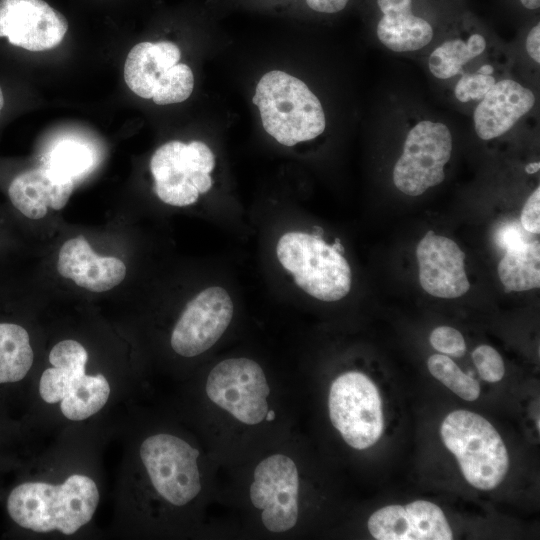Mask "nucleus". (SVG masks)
I'll list each match as a JSON object with an SVG mask.
<instances>
[{
    "instance_id": "23",
    "label": "nucleus",
    "mask_w": 540,
    "mask_h": 540,
    "mask_svg": "<svg viewBox=\"0 0 540 540\" xmlns=\"http://www.w3.org/2000/svg\"><path fill=\"white\" fill-rule=\"evenodd\" d=\"M168 69L160 59L155 43L141 42L127 55L124 80L136 95L152 99L158 78Z\"/></svg>"
},
{
    "instance_id": "17",
    "label": "nucleus",
    "mask_w": 540,
    "mask_h": 540,
    "mask_svg": "<svg viewBox=\"0 0 540 540\" xmlns=\"http://www.w3.org/2000/svg\"><path fill=\"white\" fill-rule=\"evenodd\" d=\"M536 104L534 92L517 80L503 77L475 104L474 130L483 141L508 133Z\"/></svg>"
},
{
    "instance_id": "27",
    "label": "nucleus",
    "mask_w": 540,
    "mask_h": 540,
    "mask_svg": "<svg viewBox=\"0 0 540 540\" xmlns=\"http://www.w3.org/2000/svg\"><path fill=\"white\" fill-rule=\"evenodd\" d=\"M194 88L191 68L177 63L158 78L152 100L157 105L180 103L188 99Z\"/></svg>"
},
{
    "instance_id": "2",
    "label": "nucleus",
    "mask_w": 540,
    "mask_h": 540,
    "mask_svg": "<svg viewBox=\"0 0 540 540\" xmlns=\"http://www.w3.org/2000/svg\"><path fill=\"white\" fill-rule=\"evenodd\" d=\"M252 101L259 108L265 131L282 145L313 140L325 131L320 100L303 81L286 72L264 74Z\"/></svg>"
},
{
    "instance_id": "16",
    "label": "nucleus",
    "mask_w": 540,
    "mask_h": 540,
    "mask_svg": "<svg viewBox=\"0 0 540 540\" xmlns=\"http://www.w3.org/2000/svg\"><path fill=\"white\" fill-rule=\"evenodd\" d=\"M378 41L394 53L425 49L436 34L435 23L422 10L420 0H375Z\"/></svg>"
},
{
    "instance_id": "5",
    "label": "nucleus",
    "mask_w": 540,
    "mask_h": 540,
    "mask_svg": "<svg viewBox=\"0 0 540 540\" xmlns=\"http://www.w3.org/2000/svg\"><path fill=\"white\" fill-rule=\"evenodd\" d=\"M340 250L317 235L288 232L279 239L276 253L298 287L318 300L333 302L344 298L352 284L350 265Z\"/></svg>"
},
{
    "instance_id": "8",
    "label": "nucleus",
    "mask_w": 540,
    "mask_h": 540,
    "mask_svg": "<svg viewBox=\"0 0 540 540\" xmlns=\"http://www.w3.org/2000/svg\"><path fill=\"white\" fill-rule=\"evenodd\" d=\"M199 451L168 433L145 438L139 457L154 490L174 506L191 502L201 490L197 464Z\"/></svg>"
},
{
    "instance_id": "35",
    "label": "nucleus",
    "mask_w": 540,
    "mask_h": 540,
    "mask_svg": "<svg viewBox=\"0 0 540 540\" xmlns=\"http://www.w3.org/2000/svg\"><path fill=\"white\" fill-rule=\"evenodd\" d=\"M518 2L528 11H538L540 8V0H518Z\"/></svg>"
},
{
    "instance_id": "38",
    "label": "nucleus",
    "mask_w": 540,
    "mask_h": 540,
    "mask_svg": "<svg viewBox=\"0 0 540 540\" xmlns=\"http://www.w3.org/2000/svg\"><path fill=\"white\" fill-rule=\"evenodd\" d=\"M3 105H4V97H3L2 89L0 87V114H1V110L3 108Z\"/></svg>"
},
{
    "instance_id": "21",
    "label": "nucleus",
    "mask_w": 540,
    "mask_h": 540,
    "mask_svg": "<svg viewBox=\"0 0 540 540\" xmlns=\"http://www.w3.org/2000/svg\"><path fill=\"white\" fill-rule=\"evenodd\" d=\"M497 272L506 293L539 288V240L525 241L506 248Z\"/></svg>"
},
{
    "instance_id": "6",
    "label": "nucleus",
    "mask_w": 540,
    "mask_h": 540,
    "mask_svg": "<svg viewBox=\"0 0 540 540\" xmlns=\"http://www.w3.org/2000/svg\"><path fill=\"white\" fill-rule=\"evenodd\" d=\"M452 150V133L444 122L416 119L409 124L402 152L393 167L394 185L405 195L416 197L441 184Z\"/></svg>"
},
{
    "instance_id": "11",
    "label": "nucleus",
    "mask_w": 540,
    "mask_h": 540,
    "mask_svg": "<svg viewBox=\"0 0 540 540\" xmlns=\"http://www.w3.org/2000/svg\"><path fill=\"white\" fill-rule=\"evenodd\" d=\"M299 475L294 461L274 454L262 460L254 470L250 499L262 510L261 519L271 532H284L298 519Z\"/></svg>"
},
{
    "instance_id": "9",
    "label": "nucleus",
    "mask_w": 540,
    "mask_h": 540,
    "mask_svg": "<svg viewBox=\"0 0 540 540\" xmlns=\"http://www.w3.org/2000/svg\"><path fill=\"white\" fill-rule=\"evenodd\" d=\"M209 399L242 423L262 422L268 412L270 388L261 366L249 358L219 362L206 380Z\"/></svg>"
},
{
    "instance_id": "7",
    "label": "nucleus",
    "mask_w": 540,
    "mask_h": 540,
    "mask_svg": "<svg viewBox=\"0 0 540 540\" xmlns=\"http://www.w3.org/2000/svg\"><path fill=\"white\" fill-rule=\"evenodd\" d=\"M328 407L333 426L352 448H369L381 437L382 400L365 374L349 371L338 376L330 387Z\"/></svg>"
},
{
    "instance_id": "33",
    "label": "nucleus",
    "mask_w": 540,
    "mask_h": 540,
    "mask_svg": "<svg viewBox=\"0 0 540 540\" xmlns=\"http://www.w3.org/2000/svg\"><path fill=\"white\" fill-rule=\"evenodd\" d=\"M525 49L530 59L537 65L540 63V23L536 22L527 32Z\"/></svg>"
},
{
    "instance_id": "13",
    "label": "nucleus",
    "mask_w": 540,
    "mask_h": 540,
    "mask_svg": "<svg viewBox=\"0 0 540 540\" xmlns=\"http://www.w3.org/2000/svg\"><path fill=\"white\" fill-rule=\"evenodd\" d=\"M68 30L64 15L44 0H0V37L38 52L58 46Z\"/></svg>"
},
{
    "instance_id": "20",
    "label": "nucleus",
    "mask_w": 540,
    "mask_h": 540,
    "mask_svg": "<svg viewBox=\"0 0 540 540\" xmlns=\"http://www.w3.org/2000/svg\"><path fill=\"white\" fill-rule=\"evenodd\" d=\"M74 189V181H60L41 165L26 170L11 181L8 195L13 206L29 219L43 218L48 207L61 210Z\"/></svg>"
},
{
    "instance_id": "1",
    "label": "nucleus",
    "mask_w": 540,
    "mask_h": 540,
    "mask_svg": "<svg viewBox=\"0 0 540 540\" xmlns=\"http://www.w3.org/2000/svg\"><path fill=\"white\" fill-rule=\"evenodd\" d=\"M99 501L96 481L73 473L57 483L22 481L9 491L5 507L10 520L22 529L73 535L92 520Z\"/></svg>"
},
{
    "instance_id": "3",
    "label": "nucleus",
    "mask_w": 540,
    "mask_h": 540,
    "mask_svg": "<svg viewBox=\"0 0 540 540\" xmlns=\"http://www.w3.org/2000/svg\"><path fill=\"white\" fill-rule=\"evenodd\" d=\"M88 352L73 339L56 343L50 353V366L38 382V394L49 405H59L61 414L73 422L97 414L108 402L111 386L105 375L86 371Z\"/></svg>"
},
{
    "instance_id": "4",
    "label": "nucleus",
    "mask_w": 540,
    "mask_h": 540,
    "mask_svg": "<svg viewBox=\"0 0 540 540\" xmlns=\"http://www.w3.org/2000/svg\"><path fill=\"white\" fill-rule=\"evenodd\" d=\"M440 434L470 485L487 491L504 480L509 468L508 452L497 430L484 417L455 410L443 420Z\"/></svg>"
},
{
    "instance_id": "31",
    "label": "nucleus",
    "mask_w": 540,
    "mask_h": 540,
    "mask_svg": "<svg viewBox=\"0 0 540 540\" xmlns=\"http://www.w3.org/2000/svg\"><path fill=\"white\" fill-rule=\"evenodd\" d=\"M522 226L515 222L504 224L496 234V240L500 247L506 249L510 246L528 241Z\"/></svg>"
},
{
    "instance_id": "36",
    "label": "nucleus",
    "mask_w": 540,
    "mask_h": 540,
    "mask_svg": "<svg viewBox=\"0 0 540 540\" xmlns=\"http://www.w3.org/2000/svg\"><path fill=\"white\" fill-rule=\"evenodd\" d=\"M539 168H540L539 162H533V163L528 164V165L525 167V171H526L528 174H534V173H536V172L539 171Z\"/></svg>"
},
{
    "instance_id": "12",
    "label": "nucleus",
    "mask_w": 540,
    "mask_h": 540,
    "mask_svg": "<svg viewBox=\"0 0 540 540\" xmlns=\"http://www.w3.org/2000/svg\"><path fill=\"white\" fill-rule=\"evenodd\" d=\"M234 312L229 293L220 286L202 290L186 305L171 334L178 355L195 357L210 349L228 328Z\"/></svg>"
},
{
    "instance_id": "19",
    "label": "nucleus",
    "mask_w": 540,
    "mask_h": 540,
    "mask_svg": "<svg viewBox=\"0 0 540 540\" xmlns=\"http://www.w3.org/2000/svg\"><path fill=\"white\" fill-rule=\"evenodd\" d=\"M57 270L64 278L91 292L108 291L121 283L126 275L122 260L98 256L82 236L71 238L62 245Z\"/></svg>"
},
{
    "instance_id": "18",
    "label": "nucleus",
    "mask_w": 540,
    "mask_h": 540,
    "mask_svg": "<svg viewBox=\"0 0 540 540\" xmlns=\"http://www.w3.org/2000/svg\"><path fill=\"white\" fill-rule=\"evenodd\" d=\"M495 50L485 32L472 18L461 17L449 34L430 52L428 70L437 80L453 83Z\"/></svg>"
},
{
    "instance_id": "10",
    "label": "nucleus",
    "mask_w": 540,
    "mask_h": 540,
    "mask_svg": "<svg viewBox=\"0 0 540 540\" xmlns=\"http://www.w3.org/2000/svg\"><path fill=\"white\" fill-rule=\"evenodd\" d=\"M214 167L215 156L205 143L167 142L154 152L150 161L155 193L169 205H191L199 196L191 183L192 176L196 172L210 174Z\"/></svg>"
},
{
    "instance_id": "28",
    "label": "nucleus",
    "mask_w": 540,
    "mask_h": 540,
    "mask_svg": "<svg viewBox=\"0 0 540 540\" xmlns=\"http://www.w3.org/2000/svg\"><path fill=\"white\" fill-rule=\"evenodd\" d=\"M472 360L480 377L490 383L500 381L505 374L501 355L489 345H480L472 352Z\"/></svg>"
},
{
    "instance_id": "30",
    "label": "nucleus",
    "mask_w": 540,
    "mask_h": 540,
    "mask_svg": "<svg viewBox=\"0 0 540 540\" xmlns=\"http://www.w3.org/2000/svg\"><path fill=\"white\" fill-rule=\"evenodd\" d=\"M522 228L531 234L540 233V187L537 186L527 198L520 215Z\"/></svg>"
},
{
    "instance_id": "22",
    "label": "nucleus",
    "mask_w": 540,
    "mask_h": 540,
    "mask_svg": "<svg viewBox=\"0 0 540 540\" xmlns=\"http://www.w3.org/2000/svg\"><path fill=\"white\" fill-rule=\"evenodd\" d=\"M34 351L28 331L12 322H0V385L23 380L31 370Z\"/></svg>"
},
{
    "instance_id": "14",
    "label": "nucleus",
    "mask_w": 540,
    "mask_h": 540,
    "mask_svg": "<svg viewBox=\"0 0 540 540\" xmlns=\"http://www.w3.org/2000/svg\"><path fill=\"white\" fill-rule=\"evenodd\" d=\"M367 526L377 540L453 539L444 512L436 504L425 500L382 507L369 517Z\"/></svg>"
},
{
    "instance_id": "29",
    "label": "nucleus",
    "mask_w": 540,
    "mask_h": 540,
    "mask_svg": "<svg viewBox=\"0 0 540 540\" xmlns=\"http://www.w3.org/2000/svg\"><path fill=\"white\" fill-rule=\"evenodd\" d=\"M431 346L440 353L462 357L466 352L463 335L453 327L439 326L430 334Z\"/></svg>"
},
{
    "instance_id": "37",
    "label": "nucleus",
    "mask_w": 540,
    "mask_h": 540,
    "mask_svg": "<svg viewBox=\"0 0 540 540\" xmlns=\"http://www.w3.org/2000/svg\"><path fill=\"white\" fill-rule=\"evenodd\" d=\"M274 418H275V412L273 410H270V411L268 410V412H267V414L265 416V419L267 421H272V420H274Z\"/></svg>"
},
{
    "instance_id": "34",
    "label": "nucleus",
    "mask_w": 540,
    "mask_h": 540,
    "mask_svg": "<svg viewBox=\"0 0 540 540\" xmlns=\"http://www.w3.org/2000/svg\"><path fill=\"white\" fill-rule=\"evenodd\" d=\"M191 183L198 190L199 194H203L210 190L212 178L209 173L196 172L191 178Z\"/></svg>"
},
{
    "instance_id": "32",
    "label": "nucleus",
    "mask_w": 540,
    "mask_h": 540,
    "mask_svg": "<svg viewBox=\"0 0 540 540\" xmlns=\"http://www.w3.org/2000/svg\"><path fill=\"white\" fill-rule=\"evenodd\" d=\"M350 0H304L305 5L312 11L321 14H335L343 11Z\"/></svg>"
},
{
    "instance_id": "15",
    "label": "nucleus",
    "mask_w": 540,
    "mask_h": 540,
    "mask_svg": "<svg viewBox=\"0 0 540 540\" xmlns=\"http://www.w3.org/2000/svg\"><path fill=\"white\" fill-rule=\"evenodd\" d=\"M422 288L438 298L453 299L470 289L465 272V253L450 238L430 230L416 248Z\"/></svg>"
},
{
    "instance_id": "26",
    "label": "nucleus",
    "mask_w": 540,
    "mask_h": 540,
    "mask_svg": "<svg viewBox=\"0 0 540 540\" xmlns=\"http://www.w3.org/2000/svg\"><path fill=\"white\" fill-rule=\"evenodd\" d=\"M431 375L460 398L474 401L480 395L479 383L465 374L448 356L433 354L427 362Z\"/></svg>"
},
{
    "instance_id": "24",
    "label": "nucleus",
    "mask_w": 540,
    "mask_h": 540,
    "mask_svg": "<svg viewBox=\"0 0 540 540\" xmlns=\"http://www.w3.org/2000/svg\"><path fill=\"white\" fill-rule=\"evenodd\" d=\"M507 59L496 49L472 70L459 76L453 83V95L463 104H476L506 71Z\"/></svg>"
},
{
    "instance_id": "25",
    "label": "nucleus",
    "mask_w": 540,
    "mask_h": 540,
    "mask_svg": "<svg viewBox=\"0 0 540 540\" xmlns=\"http://www.w3.org/2000/svg\"><path fill=\"white\" fill-rule=\"evenodd\" d=\"M93 163L89 148L74 141L58 144L50 153L44 165L60 181H74L86 172Z\"/></svg>"
}]
</instances>
